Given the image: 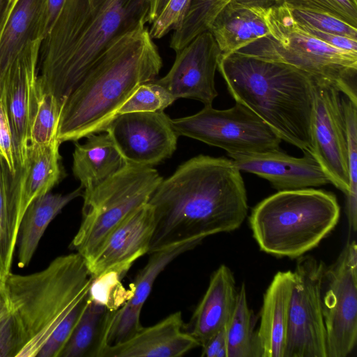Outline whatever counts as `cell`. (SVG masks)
Masks as SVG:
<instances>
[{"instance_id": "ffe728a7", "label": "cell", "mask_w": 357, "mask_h": 357, "mask_svg": "<svg viewBox=\"0 0 357 357\" xmlns=\"http://www.w3.org/2000/svg\"><path fill=\"white\" fill-rule=\"evenodd\" d=\"M181 312H174L120 343L106 346L100 357H178L200 346L186 331H183Z\"/></svg>"}, {"instance_id": "ee69618b", "label": "cell", "mask_w": 357, "mask_h": 357, "mask_svg": "<svg viewBox=\"0 0 357 357\" xmlns=\"http://www.w3.org/2000/svg\"><path fill=\"white\" fill-rule=\"evenodd\" d=\"M169 0H150L149 23L151 24L163 11Z\"/></svg>"}, {"instance_id": "4dcf8cb0", "label": "cell", "mask_w": 357, "mask_h": 357, "mask_svg": "<svg viewBox=\"0 0 357 357\" xmlns=\"http://www.w3.org/2000/svg\"><path fill=\"white\" fill-rule=\"evenodd\" d=\"M341 102L346 128L348 153L349 191L346 197V213L349 229L355 232L357 225V103L345 96Z\"/></svg>"}, {"instance_id": "484cf974", "label": "cell", "mask_w": 357, "mask_h": 357, "mask_svg": "<svg viewBox=\"0 0 357 357\" xmlns=\"http://www.w3.org/2000/svg\"><path fill=\"white\" fill-rule=\"evenodd\" d=\"M82 186L62 195L47 192L36 197L26 208L18 231V266L24 268L31 261L38 243L50 222L72 200L82 196Z\"/></svg>"}, {"instance_id": "52a82bcc", "label": "cell", "mask_w": 357, "mask_h": 357, "mask_svg": "<svg viewBox=\"0 0 357 357\" xmlns=\"http://www.w3.org/2000/svg\"><path fill=\"white\" fill-rule=\"evenodd\" d=\"M269 34L237 54L284 63L337 88L357 103V52L328 45L304 31L284 3L268 8Z\"/></svg>"}, {"instance_id": "836d02e7", "label": "cell", "mask_w": 357, "mask_h": 357, "mask_svg": "<svg viewBox=\"0 0 357 357\" xmlns=\"http://www.w3.org/2000/svg\"><path fill=\"white\" fill-rule=\"evenodd\" d=\"M294 19L299 24L357 40V27L330 13L289 7Z\"/></svg>"}, {"instance_id": "7402d4cb", "label": "cell", "mask_w": 357, "mask_h": 357, "mask_svg": "<svg viewBox=\"0 0 357 357\" xmlns=\"http://www.w3.org/2000/svg\"><path fill=\"white\" fill-rule=\"evenodd\" d=\"M235 284L233 273L224 264L212 274L208 287L185 330L198 340L200 346L229 321L236 302Z\"/></svg>"}, {"instance_id": "1f68e13d", "label": "cell", "mask_w": 357, "mask_h": 357, "mask_svg": "<svg viewBox=\"0 0 357 357\" xmlns=\"http://www.w3.org/2000/svg\"><path fill=\"white\" fill-rule=\"evenodd\" d=\"M36 109L29 130V145L45 146L57 139L61 107L56 98L43 91L38 82Z\"/></svg>"}, {"instance_id": "f6af8a7d", "label": "cell", "mask_w": 357, "mask_h": 357, "mask_svg": "<svg viewBox=\"0 0 357 357\" xmlns=\"http://www.w3.org/2000/svg\"><path fill=\"white\" fill-rule=\"evenodd\" d=\"M17 0H0V35Z\"/></svg>"}, {"instance_id": "6da1fadb", "label": "cell", "mask_w": 357, "mask_h": 357, "mask_svg": "<svg viewBox=\"0 0 357 357\" xmlns=\"http://www.w3.org/2000/svg\"><path fill=\"white\" fill-rule=\"evenodd\" d=\"M148 203L155 219L148 254L236 230L248 210L245 186L234 160L205 155L190 158L162 179Z\"/></svg>"}, {"instance_id": "f1b7e54d", "label": "cell", "mask_w": 357, "mask_h": 357, "mask_svg": "<svg viewBox=\"0 0 357 357\" xmlns=\"http://www.w3.org/2000/svg\"><path fill=\"white\" fill-rule=\"evenodd\" d=\"M13 173L0 155V273H10L19 225L13 200Z\"/></svg>"}, {"instance_id": "cb8c5ba5", "label": "cell", "mask_w": 357, "mask_h": 357, "mask_svg": "<svg viewBox=\"0 0 357 357\" xmlns=\"http://www.w3.org/2000/svg\"><path fill=\"white\" fill-rule=\"evenodd\" d=\"M293 271L278 272L263 299L257 333L261 357H283Z\"/></svg>"}, {"instance_id": "4316f807", "label": "cell", "mask_w": 357, "mask_h": 357, "mask_svg": "<svg viewBox=\"0 0 357 357\" xmlns=\"http://www.w3.org/2000/svg\"><path fill=\"white\" fill-rule=\"evenodd\" d=\"M114 311L89 296L59 357H100Z\"/></svg>"}, {"instance_id": "5bb4252c", "label": "cell", "mask_w": 357, "mask_h": 357, "mask_svg": "<svg viewBox=\"0 0 357 357\" xmlns=\"http://www.w3.org/2000/svg\"><path fill=\"white\" fill-rule=\"evenodd\" d=\"M176 53L167 75L155 82L174 98H190L212 105L218 93L215 86L221 52L209 31L195 37Z\"/></svg>"}, {"instance_id": "30bf717a", "label": "cell", "mask_w": 357, "mask_h": 357, "mask_svg": "<svg viewBox=\"0 0 357 357\" xmlns=\"http://www.w3.org/2000/svg\"><path fill=\"white\" fill-rule=\"evenodd\" d=\"M324 263L298 257L289 299L283 357H327L321 293Z\"/></svg>"}, {"instance_id": "ba28073f", "label": "cell", "mask_w": 357, "mask_h": 357, "mask_svg": "<svg viewBox=\"0 0 357 357\" xmlns=\"http://www.w3.org/2000/svg\"><path fill=\"white\" fill-rule=\"evenodd\" d=\"M162 179L153 167L126 163L91 192L83 195L82 220L70 248L88 261L112 229L148 203Z\"/></svg>"}, {"instance_id": "9a60e30c", "label": "cell", "mask_w": 357, "mask_h": 357, "mask_svg": "<svg viewBox=\"0 0 357 357\" xmlns=\"http://www.w3.org/2000/svg\"><path fill=\"white\" fill-rule=\"evenodd\" d=\"M154 228L153 209L146 203L112 229L86 261L92 278L110 271L126 273L137 259L149 253Z\"/></svg>"}, {"instance_id": "8d00e7d4", "label": "cell", "mask_w": 357, "mask_h": 357, "mask_svg": "<svg viewBox=\"0 0 357 357\" xmlns=\"http://www.w3.org/2000/svg\"><path fill=\"white\" fill-rule=\"evenodd\" d=\"M0 155L13 174L16 172L13 141L4 107L0 100Z\"/></svg>"}, {"instance_id": "5b68a950", "label": "cell", "mask_w": 357, "mask_h": 357, "mask_svg": "<svg viewBox=\"0 0 357 357\" xmlns=\"http://www.w3.org/2000/svg\"><path fill=\"white\" fill-rule=\"evenodd\" d=\"M93 278L79 253L59 256L43 270L11 272L3 287L18 333L16 357H36L52 334L89 294Z\"/></svg>"}, {"instance_id": "7bdbcfd3", "label": "cell", "mask_w": 357, "mask_h": 357, "mask_svg": "<svg viewBox=\"0 0 357 357\" xmlns=\"http://www.w3.org/2000/svg\"><path fill=\"white\" fill-rule=\"evenodd\" d=\"M344 14L347 22L357 27V0H332Z\"/></svg>"}, {"instance_id": "603a6c76", "label": "cell", "mask_w": 357, "mask_h": 357, "mask_svg": "<svg viewBox=\"0 0 357 357\" xmlns=\"http://www.w3.org/2000/svg\"><path fill=\"white\" fill-rule=\"evenodd\" d=\"M268 8L248 6L231 1L209 24L222 56L236 52L260 38L269 34Z\"/></svg>"}, {"instance_id": "b9f144b4", "label": "cell", "mask_w": 357, "mask_h": 357, "mask_svg": "<svg viewBox=\"0 0 357 357\" xmlns=\"http://www.w3.org/2000/svg\"><path fill=\"white\" fill-rule=\"evenodd\" d=\"M66 0H47L45 38L57 19Z\"/></svg>"}, {"instance_id": "8fae6325", "label": "cell", "mask_w": 357, "mask_h": 357, "mask_svg": "<svg viewBox=\"0 0 357 357\" xmlns=\"http://www.w3.org/2000/svg\"><path fill=\"white\" fill-rule=\"evenodd\" d=\"M321 304L327 357H347L357 340V245L349 241L326 267Z\"/></svg>"}, {"instance_id": "d4e9b609", "label": "cell", "mask_w": 357, "mask_h": 357, "mask_svg": "<svg viewBox=\"0 0 357 357\" xmlns=\"http://www.w3.org/2000/svg\"><path fill=\"white\" fill-rule=\"evenodd\" d=\"M84 144L75 143L73 172L83 195L91 192L119 172L126 164L106 132L90 135Z\"/></svg>"}, {"instance_id": "e575fe53", "label": "cell", "mask_w": 357, "mask_h": 357, "mask_svg": "<svg viewBox=\"0 0 357 357\" xmlns=\"http://www.w3.org/2000/svg\"><path fill=\"white\" fill-rule=\"evenodd\" d=\"M89 300L82 301L52 334L38 353V357H59V355L79 321Z\"/></svg>"}, {"instance_id": "83f0119b", "label": "cell", "mask_w": 357, "mask_h": 357, "mask_svg": "<svg viewBox=\"0 0 357 357\" xmlns=\"http://www.w3.org/2000/svg\"><path fill=\"white\" fill-rule=\"evenodd\" d=\"M254 317L249 308L246 289L242 284L237 291L233 314L226 325L227 357H261Z\"/></svg>"}, {"instance_id": "e0dca14e", "label": "cell", "mask_w": 357, "mask_h": 357, "mask_svg": "<svg viewBox=\"0 0 357 357\" xmlns=\"http://www.w3.org/2000/svg\"><path fill=\"white\" fill-rule=\"evenodd\" d=\"M47 0H17L0 35V80L13 66L38 63Z\"/></svg>"}, {"instance_id": "4fadbf2b", "label": "cell", "mask_w": 357, "mask_h": 357, "mask_svg": "<svg viewBox=\"0 0 357 357\" xmlns=\"http://www.w3.org/2000/svg\"><path fill=\"white\" fill-rule=\"evenodd\" d=\"M164 111L117 115L105 130L126 163L154 166L169 158L178 135Z\"/></svg>"}, {"instance_id": "bcb514c9", "label": "cell", "mask_w": 357, "mask_h": 357, "mask_svg": "<svg viewBox=\"0 0 357 357\" xmlns=\"http://www.w3.org/2000/svg\"><path fill=\"white\" fill-rule=\"evenodd\" d=\"M10 314V306L3 283L0 288V326Z\"/></svg>"}, {"instance_id": "f35d334b", "label": "cell", "mask_w": 357, "mask_h": 357, "mask_svg": "<svg viewBox=\"0 0 357 357\" xmlns=\"http://www.w3.org/2000/svg\"><path fill=\"white\" fill-rule=\"evenodd\" d=\"M280 3L295 8L330 13L347 22L342 12L332 0H278V4Z\"/></svg>"}, {"instance_id": "2e32d148", "label": "cell", "mask_w": 357, "mask_h": 357, "mask_svg": "<svg viewBox=\"0 0 357 357\" xmlns=\"http://www.w3.org/2000/svg\"><path fill=\"white\" fill-rule=\"evenodd\" d=\"M241 172L266 179L278 191L320 187L330 179L315 158L309 153L296 158L280 149L248 154H230Z\"/></svg>"}, {"instance_id": "60d3db41", "label": "cell", "mask_w": 357, "mask_h": 357, "mask_svg": "<svg viewBox=\"0 0 357 357\" xmlns=\"http://www.w3.org/2000/svg\"><path fill=\"white\" fill-rule=\"evenodd\" d=\"M202 347V356L227 357L226 326L211 336Z\"/></svg>"}, {"instance_id": "74e56055", "label": "cell", "mask_w": 357, "mask_h": 357, "mask_svg": "<svg viewBox=\"0 0 357 357\" xmlns=\"http://www.w3.org/2000/svg\"><path fill=\"white\" fill-rule=\"evenodd\" d=\"M18 345L17 330L10 314L0 326V357H16Z\"/></svg>"}, {"instance_id": "7c38bea8", "label": "cell", "mask_w": 357, "mask_h": 357, "mask_svg": "<svg viewBox=\"0 0 357 357\" xmlns=\"http://www.w3.org/2000/svg\"><path fill=\"white\" fill-rule=\"evenodd\" d=\"M312 154L331 183L347 195L349 191L347 140L341 93L328 82L312 79Z\"/></svg>"}, {"instance_id": "d590c367", "label": "cell", "mask_w": 357, "mask_h": 357, "mask_svg": "<svg viewBox=\"0 0 357 357\" xmlns=\"http://www.w3.org/2000/svg\"><path fill=\"white\" fill-rule=\"evenodd\" d=\"M191 0H169L163 11L151 24L149 29L153 39H158L174 31L183 15Z\"/></svg>"}, {"instance_id": "9c48e42d", "label": "cell", "mask_w": 357, "mask_h": 357, "mask_svg": "<svg viewBox=\"0 0 357 357\" xmlns=\"http://www.w3.org/2000/svg\"><path fill=\"white\" fill-rule=\"evenodd\" d=\"M171 123L178 136L224 149L228 155L280 149L282 141L264 121L238 102L226 109L206 105L195 114L171 119Z\"/></svg>"}, {"instance_id": "7a4b0ae2", "label": "cell", "mask_w": 357, "mask_h": 357, "mask_svg": "<svg viewBox=\"0 0 357 357\" xmlns=\"http://www.w3.org/2000/svg\"><path fill=\"white\" fill-rule=\"evenodd\" d=\"M150 0H66L42 42L38 79L62 106L107 47L149 22Z\"/></svg>"}, {"instance_id": "44dd1931", "label": "cell", "mask_w": 357, "mask_h": 357, "mask_svg": "<svg viewBox=\"0 0 357 357\" xmlns=\"http://www.w3.org/2000/svg\"><path fill=\"white\" fill-rule=\"evenodd\" d=\"M58 139L45 146L29 145L24 165L13 174L11 190L20 225L29 204L49 192L61 179L63 168Z\"/></svg>"}, {"instance_id": "d6a6232c", "label": "cell", "mask_w": 357, "mask_h": 357, "mask_svg": "<svg viewBox=\"0 0 357 357\" xmlns=\"http://www.w3.org/2000/svg\"><path fill=\"white\" fill-rule=\"evenodd\" d=\"M175 98L154 81L138 86L121 106L117 115L131 112H161L170 106Z\"/></svg>"}, {"instance_id": "7dc6e473", "label": "cell", "mask_w": 357, "mask_h": 357, "mask_svg": "<svg viewBox=\"0 0 357 357\" xmlns=\"http://www.w3.org/2000/svg\"><path fill=\"white\" fill-rule=\"evenodd\" d=\"M235 2L248 6H259L265 8L278 4V0H232Z\"/></svg>"}, {"instance_id": "277c9868", "label": "cell", "mask_w": 357, "mask_h": 357, "mask_svg": "<svg viewBox=\"0 0 357 357\" xmlns=\"http://www.w3.org/2000/svg\"><path fill=\"white\" fill-rule=\"evenodd\" d=\"M218 70L236 102L254 112L281 140L312 154L309 76L284 63L237 53L221 55Z\"/></svg>"}, {"instance_id": "ab89813d", "label": "cell", "mask_w": 357, "mask_h": 357, "mask_svg": "<svg viewBox=\"0 0 357 357\" xmlns=\"http://www.w3.org/2000/svg\"><path fill=\"white\" fill-rule=\"evenodd\" d=\"M298 24L310 35L328 45L347 51L357 52V40L323 31L299 23Z\"/></svg>"}, {"instance_id": "3957f363", "label": "cell", "mask_w": 357, "mask_h": 357, "mask_svg": "<svg viewBox=\"0 0 357 357\" xmlns=\"http://www.w3.org/2000/svg\"><path fill=\"white\" fill-rule=\"evenodd\" d=\"M162 66V58L146 24L114 40L64 102L59 142H77L105 132L134 90L155 80Z\"/></svg>"}, {"instance_id": "f546056e", "label": "cell", "mask_w": 357, "mask_h": 357, "mask_svg": "<svg viewBox=\"0 0 357 357\" xmlns=\"http://www.w3.org/2000/svg\"><path fill=\"white\" fill-rule=\"evenodd\" d=\"M232 0H191L180 22L173 31L169 47L181 50L197 35L208 31L218 13Z\"/></svg>"}, {"instance_id": "c3c4849f", "label": "cell", "mask_w": 357, "mask_h": 357, "mask_svg": "<svg viewBox=\"0 0 357 357\" xmlns=\"http://www.w3.org/2000/svg\"><path fill=\"white\" fill-rule=\"evenodd\" d=\"M4 276L0 273V288L3 285Z\"/></svg>"}, {"instance_id": "d6986e66", "label": "cell", "mask_w": 357, "mask_h": 357, "mask_svg": "<svg viewBox=\"0 0 357 357\" xmlns=\"http://www.w3.org/2000/svg\"><path fill=\"white\" fill-rule=\"evenodd\" d=\"M201 242L186 240L150 253L147 264L131 284L130 296L114 312L107 333L106 346L126 340L143 327L140 323L141 312L158 276L174 259Z\"/></svg>"}, {"instance_id": "8992f818", "label": "cell", "mask_w": 357, "mask_h": 357, "mask_svg": "<svg viewBox=\"0 0 357 357\" xmlns=\"http://www.w3.org/2000/svg\"><path fill=\"white\" fill-rule=\"evenodd\" d=\"M340 215L333 193L310 188L278 191L265 198L252 208L249 222L262 251L294 259L317 247Z\"/></svg>"}, {"instance_id": "ac0fdd59", "label": "cell", "mask_w": 357, "mask_h": 357, "mask_svg": "<svg viewBox=\"0 0 357 357\" xmlns=\"http://www.w3.org/2000/svg\"><path fill=\"white\" fill-rule=\"evenodd\" d=\"M36 67L37 63L14 66L0 81V100L11 130L17 169L24 165L27 157L29 130L37 106Z\"/></svg>"}]
</instances>
